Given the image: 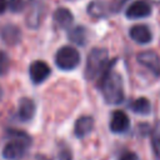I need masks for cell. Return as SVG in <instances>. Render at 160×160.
<instances>
[{
    "mask_svg": "<svg viewBox=\"0 0 160 160\" xmlns=\"http://www.w3.org/2000/svg\"><path fill=\"white\" fill-rule=\"evenodd\" d=\"M55 64L61 70H72L80 64V54L74 46H62L56 51Z\"/></svg>",
    "mask_w": 160,
    "mask_h": 160,
    "instance_id": "4",
    "label": "cell"
},
{
    "mask_svg": "<svg viewBox=\"0 0 160 160\" xmlns=\"http://www.w3.org/2000/svg\"><path fill=\"white\" fill-rule=\"evenodd\" d=\"M150 1H152V2H155V4H160V0H150Z\"/></svg>",
    "mask_w": 160,
    "mask_h": 160,
    "instance_id": "25",
    "label": "cell"
},
{
    "mask_svg": "<svg viewBox=\"0 0 160 160\" xmlns=\"http://www.w3.org/2000/svg\"><path fill=\"white\" fill-rule=\"evenodd\" d=\"M69 39L71 42L76 44V45H80V46H84L86 44V39H88V30L79 25V26H75V28H71L69 30Z\"/></svg>",
    "mask_w": 160,
    "mask_h": 160,
    "instance_id": "16",
    "label": "cell"
},
{
    "mask_svg": "<svg viewBox=\"0 0 160 160\" xmlns=\"http://www.w3.org/2000/svg\"><path fill=\"white\" fill-rule=\"evenodd\" d=\"M119 160H139V158H138V155H136L135 152L128 151V152H124V154L119 158Z\"/></svg>",
    "mask_w": 160,
    "mask_h": 160,
    "instance_id": "23",
    "label": "cell"
},
{
    "mask_svg": "<svg viewBox=\"0 0 160 160\" xmlns=\"http://www.w3.org/2000/svg\"><path fill=\"white\" fill-rule=\"evenodd\" d=\"M131 109L136 114L146 115V114L150 112L151 105H150V101L146 98H139V99H136V100H134L131 102Z\"/></svg>",
    "mask_w": 160,
    "mask_h": 160,
    "instance_id": "17",
    "label": "cell"
},
{
    "mask_svg": "<svg viewBox=\"0 0 160 160\" xmlns=\"http://www.w3.org/2000/svg\"><path fill=\"white\" fill-rule=\"evenodd\" d=\"M10 69V58L5 51H0V76L8 74Z\"/></svg>",
    "mask_w": 160,
    "mask_h": 160,
    "instance_id": "19",
    "label": "cell"
},
{
    "mask_svg": "<svg viewBox=\"0 0 160 160\" xmlns=\"http://www.w3.org/2000/svg\"><path fill=\"white\" fill-rule=\"evenodd\" d=\"M50 72H51L50 66L42 60H36L31 62L29 68V75L34 84H41L42 81H45L49 78Z\"/></svg>",
    "mask_w": 160,
    "mask_h": 160,
    "instance_id": "6",
    "label": "cell"
},
{
    "mask_svg": "<svg viewBox=\"0 0 160 160\" xmlns=\"http://www.w3.org/2000/svg\"><path fill=\"white\" fill-rule=\"evenodd\" d=\"M1 96H2V89H1V86H0V99H1Z\"/></svg>",
    "mask_w": 160,
    "mask_h": 160,
    "instance_id": "26",
    "label": "cell"
},
{
    "mask_svg": "<svg viewBox=\"0 0 160 160\" xmlns=\"http://www.w3.org/2000/svg\"><path fill=\"white\" fill-rule=\"evenodd\" d=\"M138 61L148 68L154 75L160 76V58L155 51L148 50V51H142L138 55Z\"/></svg>",
    "mask_w": 160,
    "mask_h": 160,
    "instance_id": "7",
    "label": "cell"
},
{
    "mask_svg": "<svg viewBox=\"0 0 160 160\" xmlns=\"http://www.w3.org/2000/svg\"><path fill=\"white\" fill-rule=\"evenodd\" d=\"M59 160H72L71 151L69 149H62L59 154Z\"/></svg>",
    "mask_w": 160,
    "mask_h": 160,
    "instance_id": "22",
    "label": "cell"
},
{
    "mask_svg": "<svg viewBox=\"0 0 160 160\" xmlns=\"http://www.w3.org/2000/svg\"><path fill=\"white\" fill-rule=\"evenodd\" d=\"M130 38L138 42V44H148L152 40V32L149 29L148 25L144 24H139V25H134L130 31H129Z\"/></svg>",
    "mask_w": 160,
    "mask_h": 160,
    "instance_id": "10",
    "label": "cell"
},
{
    "mask_svg": "<svg viewBox=\"0 0 160 160\" xmlns=\"http://www.w3.org/2000/svg\"><path fill=\"white\" fill-rule=\"evenodd\" d=\"M99 88L105 101L110 105H119L124 100V85L121 76L109 66L99 78Z\"/></svg>",
    "mask_w": 160,
    "mask_h": 160,
    "instance_id": "1",
    "label": "cell"
},
{
    "mask_svg": "<svg viewBox=\"0 0 160 160\" xmlns=\"http://www.w3.org/2000/svg\"><path fill=\"white\" fill-rule=\"evenodd\" d=\"M54 22L58 28L60 29H70L74 21V16L71 14V11L66 8H59L55 10L54 15H52Z\"/></svg>",
    "mask_w": 160,
    "mask_h": 160,
    "instance_id": "12",
    "label": "cell"
},
{
    "mask_svg": "<svg viewBox=\"0 0 160 160\" xmlns=\"http://www.w3.org/2000/svg\"><path fill=\"white\" fill-rule=\"evenodd\" d=\"M8 9V1L6 0H0V14H2Z\"/></svg>",
    "mask_w": 160,
    "mask_h": 160,
    "instance_id": "24",
    "label": "cell"
},
{
    "mask_svg": "<svg viewBox=\"0 0 160 160\" xmlns=\"http://www.w3.org/2000/svg\"><path fill=\"white\" fill-rule=\"evenodd\" d=\"M25 6H26L25 0H9V1H8V8H9L12 12H19V11H21Z\"/></svg>",
    "mask_w": 160,
    "mask_h": 160,
    "instance_id": "20",
    "label": "cell"
},
{
    "mask_svg": "<svg viewBox=\"0 0 160 160\" xmlns=\"http://www.w3.org/2000/svg\"><path fill=\"white\" fill-rule=\"evenodd\" d=\"M126 1H128V0H112V1L110 2L111 12H118V11L122 8V5H124Z\"/></svg>",
    "mask_w": 160,
    "mask_h": 160,
    "instance_id": "21",
    "label": "cell"
},
{
    "mask_svg": "<svg viewBox=\"0 0 160 160\" xmlns=\"http://www.w3.org/2000/svg\"><path fill=\"white\" fill-rule=\"evenodd\" d=\"M45 14V5L41 0H30L26 5V15L25 21L26 25L31 29H38L44 19Z\"/></svg>",
    "mask_w": 160,
    "mask_h": 160,
    "instance_id": "5",
    "label": "cell"
},
{
    "mask_svg": "<svg viewBox=\"0 0 160 160\" xmlns=\"http://www.w3.org/2000/svg\"><path fill=\"white\" fill-rule=\"evenodd\" d=\"M1 38H2L4 42H6L8 45L15 46L21 40V31H20V29L16 25L6 24L1 29Z\"/></svg>",
    "mask_w": 160,
    "mask_h": 160,
    "instance_id": "13",
    "label": "cell"
},
{
    "mask_svg": "<svg viewBox=\"0 0 160 160\" xmlns=\"http://www.w3.org/2000/svg\"><path fill=\"white\" fill-rule=\"evenodd\" d=\"M151 145H152V151L156 158V160H160V126L155 129L151 136Z\"/></svg>",
    "mask_w": 160,
    "mask_h": 160,
    "instance_id": "18",
    "label": "cell"
},
{
    "mask_svg": "<svg viewBox=\"0 0 160 160\" xmlns=\"http://www.w3.org/2000/svg\"><path fill=\"white\" fill-rule=\"evenodd\" d=\"M92 129H94V119L89 115H84L76 120L74 126V132L76 138H84L89 132H91Z\"/></svg>",
    "mask_w": 160,
    "mask_h": 160,
    "instance_id": "15",
    "label": "cell"
},
{
    "mask_svg": "<svg viewBox=\"0 0 160 160\" xmlns=\"http://www.w3.org/2000/svg\"><path fill=\"white\" fill-rule=\"evenodd\" d=\"M126 18L128 19H141L146 18L151 14V8L146 1L139 0L132 2L128 9H126Z\"/></svg>",
    "mask_w": 160,
    "mask_h": 160,
    "instance_id": "9",
    "label": "cell"
},
{
    "mask_svg": "<svg viewBox=\"0 0 160 160\" xmlns=\"http://www.w3.org/2000/svg\"><path fill=\"white\" fill-rule=\"evenodd\" d=\"M130 126V119L122 110H115L110 120V130L116 134L125 132Z\"/></svg>",
    "mask_w": 160,
    "mask_h": 160,
    "instance_id": "8",
    "label": "cell"
},
{
    "mask_svg": "<svg viewBox=\"0 0 160 160\" xmlns=\"http://www.w3.org/2000/svg\"><path fill=\"white\" fill-rule=\"evenodd\" d=\"M109 68V52L104 48H94L88 55L84 75L88 80L100 78Z\"/></svg>",
    "mask_w": 160,
    "mask_h": 160,
    "instance_id": "3",
    "label": "cell"
},
{
    "mask_svg": "<svg viewBox=\"0 0 160 160\" xmlns=\"http://www.w3.org/2000/svg\"><path fill=\"white\" fill-rule=\"evenodd\" d=\"M6 132H8V136L11 138V140L4 146L2 152H1L2 158H5L6 160H19V159H21L26 154L28 148L31 142L30 136L24 131L14 130V129L8 130Z\"/></svg>",
    "mask_w": 160,
    "mask_h": 160,
    "instance_id": "2",
    "label": "cell"
},
{
    "mask_svg": "<svg viewBox=\"0 0 160 160\" xmlns=\"http://www.w3.org/2000/svg\"><path fill=\"white\" fill-rule=\"evenodd\" d=\"M110 12H111L110 4L104 0H94L88 5V14L91 15L92 18H96V19L105 18Z\"/></svg>",
    "mask_w": 160,
    "mask_h": 160,
    "instance_id": "14",
    "label": "cell"
},
{
    "mask_svg": "<svg viewBox=\"0 0 160 160\" xmlns=\"http://www.w3.org/2000/svg\"><path fill=\"white\" fill-rule=\"evenodd\" d=\"M36 111V106L32 99L29 98H21L19 101V108H18V118L21 121H30Z\"/></svg>",
    "mask_w": 160,
    "mask_h": 160,
    "instance_id": "11",
    "label": "cell"
}]
</instances>
